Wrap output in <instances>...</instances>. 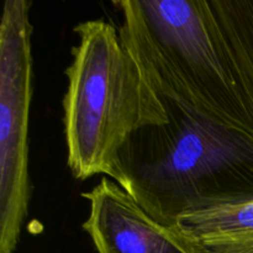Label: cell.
Instances as JSON below:
<instances>
[{"label": "cell", "instance_id": "1", "mask_svg": "<svg viewBox=\"0 0 253 253\" xmlns=\"http://www.w3.org/2000/svg\"><path fill=\"white\" fill-rule=\"evenodd\" d=\"M121 43L162 99L253 137V106L209 0H121Z\"/></svg>", "mask_w": 253, "mask_h": 253}, {"label": "cell", "instance_id": "2", "mask_svg": "<svg viewBox=\"0 0 253 253\" xmlns=\"http://www.w3.org/2000/svg\"><path fill=\"white\" fill-rule=\"evenodd\" d=\"M165 103L168 123L141 128L121 151L126 192L167 225L187 212L253 199L252 136Z\"/></svg>", "mask_w": 253, "mask_h": 253}, {"label": "cell", "instance_id": "3", "mask_svg": "<svg viewBox=\"0 0 253 253\" xmlns=\"http://www.w3.org/2000/svg\"><path fill=\"white\" fill-rule=\"evenodd\" d=\"M74 32L78 43L66 68L63 98L67 163L77 179L104 174L127 190L121 151L141 128L167 124V106L141 76L113 25L89 20Z\"/></svg>", "mask_w": 253, "mask_h": 253}, {"label": "cell", "instance_id": "4", "mask_svg": "<svg viewBox=\"0 0 253 253\" xmlns=\"http://www.w3.org/2000/svg\"><path fill=\"white\" fill-rule=\"evenodd\" d=\"M30 7L27 0H6L0 25V253L16 249L31 197Z\"/></svg>", "mask_w": 253, "mask_h": 253}, {"label": "cell", "instance_id": "5", "mask_svg": "<svg viewBox=\"0 0 253 253\" xmlns=\"http://www.w3.org/2000/svg\"><path fill=\"white\" fill-rule=\"evenodd\" d=\"M90 212L83 230L99 253H208L178 225L162 224L110 178L83 193Z\"/></svg>", "mask_w": 253, "mask_h": 253}, {"label": "cell", "instance_id": "6", "mask_svg": "<svg viewBox=\"0 0 253 253\" xmlns=\"http://www.w3.org/2000/svg\"><path fill=\"white\" fill-rule=\"evenodd\" d=\"M175 224L208 250L253 242V199L180 215Z\"/></svg>", "mask_w": 253, "mask_h": 253}, {"label": "cell", "instance_id": "7", "mask_svg": "<svg viewBox=\"0 0 253 253\" xmlns=\"http://www.w3.org/2000/svg\"><path fill=\"white\" fill-rule=\"evenodd\" d=\"M210 6L229 43L253 106V0H211Z\"/></svg>", "mask_w": 253, "mask_h": 253}, {"label": "cell", "instance_id": "8", "mask_svg": "<svg viewBox=\"0 0 253 253\" xmlns=\"http://www.w3.org/2000/svg\"><path fill=\"white\" fill-rule=\"evenodd\" d=\"M208 253H253V242L236 246L219 247V249L208 250Z\"/></svg>", "mask_w": 253, "mask_h": 253}]
</instances>
